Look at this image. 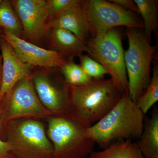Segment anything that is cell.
<instances>
[{
  "label": "cell",
  "instance_id": "obj_21",
  "mask_svg": "<svg viewBox=\"0 0 158 158\" xmlns=\"http://www.w3.org/2000/svg\"><path fill=\"white\" fill-rule=\"evenodd\" d=\"M81 65L88 77L93 80H102L109 72L103 65L87 55L80 56Z\"/></svg>",
  "mask_w": 158,
  "mask_h": 158
},
{
  "label": "cell",
  "instance_id": "obj_2",
  "mask_svg": "<svg viewBox=\"0 0 158 158\" xmlns=\"http://www.w3.org/2000/svg\"><path fill=\"white\" fill-rule=\"evenodd\" d=\"M69 87V114L87 128L112 110L123 94L111 79H92L84 86Z\"/></svg>",
  "mask_w": 158,
  "mask_h": 158
},
{
  "label": "cell",
  "instance_id": "obj_19",
  "mask_svg": "<svg viewBox=\"0 0 158 158\" xmlns=\"http://www.w3.org/2000/svg\"><path fill=\"white\" fill-rule=\"evenodd\" d=\"M60 69L64 81L70 87L84 86L92 80L85 73L81 65L75 63L73 59L67 60Z\"/></svg>",
  "mask_w": 158,
  "mask_h": 158
},
{
  "label": "cell",
  "instance_id": "obj_6",
  "mask_svg": "<svg viewBox=\"0 0 158 158\" xmlns=\"http://www.w3.org/2000/svg\"><path fill=\"white\" fill-rule=\"evenodd\" d=\"M88 54L107 69L113 84L123 94H128V79L121 35L116 29L87 41Z\"/></svg>",
  "mask_w": 158,
  "mask_h": 158
},
{
  "label": "cell",
  "instance_id": "obj_12",
  "mask_svg": "<svg viewBox=\"0 0 158 158\" xmlns=\"http://www.w3.org/2000/svg\"><path fill=\"white\" fill-rule=\"evenodd\" d=\"M0 49L2 58V81L0 90V107L7 102L12 89L20 80L32 76L33 66L22 62L11 45L2 38Z\"/></svg>",
  "mask_w": 158,
  "mask_h": 158
},
{
  "label": "cell",
  "instance_id": "obj_23",
  "mask_svg": "<svg viewBox=\"0 0 158 158\" xmlns=\"http://www.w3.org/2000/svg\"><path fill=\"white\" fill-rule=\"evenodd\" d=\"M110 2L115 3L116 5L121 6V7H125L128 9H131L133 11H136L138 13V10L137 5L134 2L131 0H111Z\"/></svg>",
  "mask_w": 158,
  "mask_h": 158
},
{
  "label": "cell",
  "instance_id": "obj_18",
  "mask_svg": "<svg viewBox=\"0 0 158 158\" xmlns=\"http://www.w3.org/2000/svg\"><path fill=\"white\" fill-rule=\"evenodd\" d=\"M134 2L138 7V13L141 15L144 21V35L150 41L152 32L158 28L157 11L156 2L153 0H134Z\"/></svg>",
  "mask_w": 158,
  "mask_h": 158
},
{
  "label": "cell",
  "instance_id": "obj_16",
  "mask_svg": "<svg viewBox=\"0 0 158 158\" xmlns=\"http://www.w3.org/2000/svg\"><path fill=\"white\" fill-rule=\"evenodd\" d=\"M88 158H144L136 142L131 139L114 141L101 151H92Z\"/></svg>",
  "mask_w": 158,
  "mask_h": 158
},
{
  "label": "cell",
  "instance_id": "obj_5",
  "mask_svg": "<svg viewBox=\"0 0 158 158\" xmlns=\"http://www.w3.org/2000/svg\"><path fill=\"white\" fill-rule=\"evenodd\" d=\"M11 158H54L52 144L37 120H11L6 125Z\"/></svg>",
  "mask_w": 158,
  "mask_h": 158
},
{
  "label": "cell",
  "instance_id": "obj_24",
  "mask_svg": "<svg viewBox=\"0 0 158 158\" xmlns=\"http://www.w3.org/2000/svg\"><path fill=\"white\" fill-rule=\"evenodd\" d=\"M10 146L7 141H3L0 138V158H11Z\"/></svg>",
  "mask_w": 158,
  "mask_h": 158
},
{
  "label": "cell",
  "instance_id": "obj_13",
  "mask_svg": "<svg viewBox=\"0 0 158 158\" xmlns=\"http://www.w3.org/2000/svg\"><path fill=\"white\" fill-rule=\"evenodd\" d=\"M51 50L62 54L68 60L73 59L74 57H80L84 52L88 53L87 44L70 31L59 28L51 29Z\"/></svg>",
  "mask_w": 158,
  "mask_h": 158
},
{
  "label": "cell",
  "instance_id": "obj_9",
  "mask_svg": "<svg viewBox=\"0 0 158 158\" xmlns=\"http://www.w3.org/2000/svg\"><path fill=\"white\" fill-rule=\"evenodd\" d=\"M4 120L23 116L44 117L51 114L40 102L34 88L32 76L20 80L7 100Z\"/></svg>",
  "mask_w": 158,
  "mask_h": 158
},
{
  "label": "cell",
  "instance_id": "obj_11",
  "mask_svg": "<svg viewBox=\"0 0 158 158\" xmlns=\"http://www.w3.org/2000/svg\"><path fill=\"white\" fill-rule=\"evenodd\" d=\"M32 80L37 96L43 106L51 113L58 115L70 112V90L65 81L56 84L46 72L32 75Z\"/></svg>",
  "mask_w": 158,
  "mask_h": 158
},
{
  "label": "cell",
  "instance_id": "obj_25",
  "mask_svg": "<svg viewBox=\"0 0 158 158\" xmlns=\"http://www.w3.org/2000/svg\"><path fill=\"white\" fill-rule=\"evenodd\" d=\"M4 121H5L4 113H3V110H2V108L0 107V131L2 130Z\"/></svg>",
  "mask_w": 158,
  "mask_h": 158
},
{
  "label": "cell",
  "instance_id": "obj_3",
  "mask_svg": "<svg viewBox=\"0 0 158 158\" xmlns=\"http://www.w3.org/2000/svg\"><path fill=\"white\" fill-rule=\"evenodd\" d=\"M88 129L69 113L49 118L48 135L53 147L54 158L88 156L95 143Z\"/></svg>",
  "mask_w": 158,
  "mask_h": 158
},
{
  "label": "cell",
  "instance_id": "obj_14",
  "mask_svg": "<svg viewBox=\"0 0 158 158\" xmlns=\"http://www.w3.org/2000/svg\"><path fill=\"white\" fill-rule=\"evenodd\" d=\"M80 4L54 18L50 21L49 27L50 29L59 28L70 31L86 44L90 34Z\"/></svg>",
  "mask_w": 158,
  "mask_h": 158
},
{
  "label": "cell",
  "instance_id": "obj_22",
  "mask_svg": "<svg viewBox=\"0 0 158 158\" xmlns=\"http://www.w3.org/2000/svg\"><path fill=\"white\" fill-rule=\"evenodd\" d=\"M80 0H48L47 8L50 21L80 4Z\"/></svg>",
  "mask_w": 158,
  "mask_h": 158
},
{
  "label": "cell",
  "instance_id": "obj_7",
  "mask_svg": "<svg viewBox=\"0 0 158 158\" xmlns=\"http://www.w3.org/2000/svg\"><path fill=\"white\" fill-rule=\"evenodd\" d=\"M80 6L92 38L117 27L144 28L140 19L131 11L110 1H81Z\"/></svg>",
  "mask_w": 158,
  "mask_h": 158
},
{
  "label": "cell",
  "instance_id": "obj_28",
  "mask_svg": "<svg viewBox=\"0 0 158 158\" xmlns=\"http://www.w3.org/2000/svg\"><path fill=\"white\" fill-rule=\"evenodd\" d=\"M2 0H0V4H1V2H2Z\"/></svg>",
  "mask_w": 158,
  "mask_h": 158
},
{
  "label": "cell",
  "instance_id": "obj_15",
  "mask_svg": "<svg viewBox=\"0 0 158 158\" xmlns=\"http://www.w3.org/2000/svg\"><path fill=\"white\" fill-rule=\"evenodd\" d=\"M144 158H158V113L144 119V129L136 142Z\"/></svg>",
  "mask_w": 158,
  "mask_h": 158
},
{
  "label": "cell",
  "instance_id": "obj_20",
  "mask_svg": "<svg viewBox=\"0 0 158 158\" xmlns=\"http://www.w3.org/2000/svg\"><path fill=\"white\" fill-rule=\"evenodd\" d=\"M158 101V67L155 65L152 76L146 90L136 102V104L144 115Z\"/></svg>",
  "mask_w": 158,
  "mask_h": 158
},
{
  "label": "cell",
  "instance_id": "obj_8",
  "mask_svg": "<svg viewBox=\"0 0 158 158\" xmlns=\"http://www.w3.org/2000/svg\"><path fill=\"white\" fill-rule=\"evenodd\" d=\"M23 28V39L39 42L48 37L50 21L46 0H13Z\"/></svg>",
  "mask_w": 158,
  "mask_h": 158
},
{
  "label": "cell",
  "instance_id": "obj_10",
  "mask_svg": "<svg viewBox=\"0 0 158 158\" xmlns=\"http://www.w3.org/2000/svg\"><path fill=\"white\" fill-rule=\"evenodd\" d=\"M3 30L2 37L9 43L19 59L33 66L61 69L68 59L57 51L40 47Z\"/></svg>",
  "mask_w": 158,
  "mask_h": 158
},
{
  "label": "cell",
  "instance_id": "obj_27",
  "mask_svg": "<svg viewBox=\"0 0 158 158\" xmlns=\"http://www.w3.org/2000/svg\"><path fill=\"white\" fill-rule=\"evenodd\" d=\"M2 34L3 33H2V31H1V27H0V40L2 38Z\"/></svg>",
  "mask_w": 158,
  "mask_h": 158
},
{
  "label": "cell",
  "instance_id": "obj_17",
  "mask_svg": "<svg viewBox=\"0 0 158 158\" xmlns=\"http://www.w3.org/2000/svg\"><path fill=\"white\" fill-rule=\"evenodd\" d=\"M0 27L23 38V28L11 1L3 0L0 4Z\"/></svg>",
  "mask_w": 158,
  "mask_h": 158
},
{
  "label": "cell",
  "instance_id": "obj_4",
  "mask_svg": "<svg viewBox=\"0 0 158 158\" xmlns=\"http://www.w3.org/2000/svg\"><path fill=\"white\" fill-rule=\"evenodd\" d=\"M137 29L127 28L128 48L124 52L128 94L135 102L150 82L151 65L156 52V47Z\"/></svg>",
  "mask_w": 158,
  "mask_h": 158
},
{
  "label": "cell",
  "instance_id": "obj_1",
  "mask_svg": "<svg viewBox=\"0 0 158 158\" xmlns=\"http://www.w3.org/2000/svg\"><path fill=\"white\" fill-rule=\"evenodd\" d=\"M144 116L135 102L124 94L112 110L88 128V132L95 144L103 149L118 140H138L144 129Z\"/></svg>",
  "mask_w": 158,
  "mask_h": 158
},
{
  "label": "cell",
  "instance_id": "obj_26",
  "mask_svg": "<svg viewBox=\"0 0 158 158\" xmlns=\"http://www.w3.org/2000/svg\"><path fill=\"white\" fill-rule=\"evenodd\" d=\"M2 55H0V90L2 81Z\"/></svg>",
  "mask_w": 158,
  "mask_h": 158
}]
</instances>
